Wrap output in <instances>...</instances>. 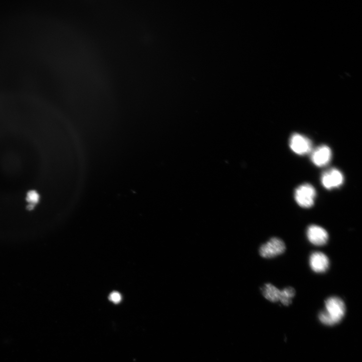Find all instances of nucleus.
<instances>
[{"instance_id": "obj_13", "label": "nucleus", "mask_w": 362, "mask_h": 362, "mask_svg": "<svg viewBox=\"0 0 362 362\" xmlns=\"http://www.w3.org/2000/svg\"><path fill=\"white\" fill-rule=\"evenodd\" d=\"M34 206H35V205L32 204H30L29 205L27 206V208L28 210L31 211L32 210V209H33V208H34Z\"/></svg>"}, {"instance_id": "obj_11", "label": "nucleus", "mask_w": 362, "mask_h": 362, "mask_svg": "<svg viewBox=\"0 0 362 362\" xmlns=\"http://www.w3.org/2000/svg\"><path fill=\"white\" fill-rule=\"evenodd\" d=\"M26 200L30 204L35 205L40 200V195L35 191L32 190L27 193Z\"/></svg>"}, {"instance_id": "obj_3", "label": "nucleus", "mask_w": 362, "mask_h": 362, "mask_svg": "<svg viewBox=\"0 0 362 362\" xmlns=\"http://www.w3.org/2000/svg\"><path fill=\"white\" fill-rule=\"evenodd\" d=\"M285 250L284 241L278 238H273L261 246L259 253L263 258L270 259L282 254Z\"/></svg>"}, {"instance_id": "obj_12", "label": "nucleus", "mask_w": 362, "mask_h": 362, "mask_svg": "<svg viewBox=\"0 0 362 362\" xmlns=\"http://www.w3.org/2000/svg\"><path fill=\"white\" fill-rule=\"evenodd\" d=\"M109 300L114 303L118 304L121 300V296L118 292H113L109 296Z\"/></svg>"}, {"instance_id": "obj_5", "label": "nucleus", "mask_w": 362, "mask_h": 362, "mask_svg": "<svg viewBox=\"0 0 362 362\" xmlns=\"http://www.w3.org/2000/svg\"><path fill=\"white\" fill-rule=\"evenodd\" d=\"M344 182V176L341 171L336 169H331L324 173L321 177L322 185L331 190L341 186Z\"/></svg>"}, {"instance_id": "obj_9", "label": "nucleus", "mask_w": 362, "mask_h": 362, "mask_svg": "<svg viewBox=\"0 0 362 362\" xmlns=\"http://www.w3.org/2000/svg\"><path fill=\"white\" fill-rule=\"evenodd\" d=\"M262 292L264 297L270 302H277L280 300L281 291L270 283L264 286Z\"/></svg>"}, {"instance_id": "obj_10", "label": "nucleus", "mask_w": 362, "mask_h": 362, "mask_svg": "<svg viewBox=\"0 0 362 362\" xmlns=\"http://www.w3.org/2000/svg\"><path fill=\"white\" fill-rule=\"evenodd\" d=\"M281 291V297L279 301L284 306H290L292 302V298L295 296V290L291 287H288Z\"/></svg>"}, {"instance_id": "obj_1", "label": "nucleus", "mask_w": 362, "mask_h": 362, "mask_svg": "<svg viewBox=\"0 0 362 362\" xmlns=\"http://www.w3.org/2000/svg\"><path fill=\"white\" fill-rule=\"evenodd\" d=\"M326 310L318 315L320 321L323 325L333 326L340 322L346 314L345 304L341 298L332 296L325 301Z\"/></svg>"}, {"instance_id": "obj_7", "label": "nucleus", "mask_w": 362, "mask_h": 362, "mask_svg": "<svg viewBox=\"0 0 362 362\" xmlns=\"http://www.w3.org/2000/svg\"><path fill=\"white\" fill-rule=\"evenodd\" d=\"M332 158V151L327 145L318 146L313 151L311 159L314 164L317 167H322L327 165Z\"/></svg>"}, {"instance_id": "obj_6", "label": "nucleus", "mask_w": 362, "mask_h": 362, "mask_svg": "<svg viewBox=\"0 0 362 362\" xmlns=\"http://www.w3.org/2000/svg\"><path fill=\"white\" fill-rule=\"evenodd\" d=\"M307 237L309 241L316 246L326 244L329 240V235L327 231L316 225L309 226L307 230Z\"/></svg>"}, {"instance_id": "obj_4", "label": "nucleus", "mask_w": 362, "mask_h": 362, "mask_svg": "<svg viewBox=\"0 0 362 362\" xmlns=\"http://www.w3.org/2000/svg\"><path fill=\"white\" fill-rule=\"evenodd\" d=\"M312 143L309 139L298 133H294L290 139L291 149L299 155L309 154L312 149Z\"/></svg>"}, {"instance_id": "obj_8", "label": "nucleus", "mask_w": 362, "mask_h": 362, "mask_svg": "<svg viewBox=\"0 0 362 362\" xmlns=\"http://www.w3.org/2000/svg\"><path fill=\"white\" fill-rule=\"evenodd\" d=\"M310 263L312 269L317 273L326 272L330 265L328 257L320 252H314L311 255Z\"/></svg>"}, {"instance_id": "obj_2", "label": "nucleus", "mask_w": 362, "mask_h": 362, "mask_svg": "<svg viewBox=\"0 0 362 362\" xmlns=\"http://www.w3.org/2000/svg\"><path fill=\"white\" fill-rule=\"evenodd\" d=\"M316 191L311 184L306 183L298 186L295 190L294 198L297 203L301 207L309 208L314 203Z\"/></svg>"}]
</instances>
